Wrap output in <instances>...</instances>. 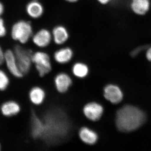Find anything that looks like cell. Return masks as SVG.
<instances>
[{"label": "cell", "mask_w": 151, "mask_h": 151, "mask_svg": "<svg viewBox=\"0 0 151 151\" xmlns=\"http://www.w3.org/2000/svg\"><path fill=\"white\" fill-rule=\"evenodd\" d=\"M44 134L42 139L49 143H57L66 137L70 128L67 117L63 112L54 109L47 111L42 118Z\"/></svg>", "instance_id": "cell-1"}, {"label": "cell", "mask_w": 151, "mask_h": 151, "mask_svg": "<svg viewBox=\"0 0 151 151\" xmlns=\"http://www.w3.org/2000/svg\"><path fill=\"white\" fill-rule=\"evenodd\" d=\"M145 114L137 107L126 105L116 113V124L121 132H130L137 129L145 122Z\"/></svg>", "instance_id": "cell-2"}, {"label": "cell", "mask_w": 151, "mask_h": 151, "mask_svg": "<svg viewBox=\"0 0 151 151\" xmlns=\"http://www.w3.org/2000/svg\"><path fill=\"white\" fill-rule=\"evenodd\" d=\"M32 36V27L29 22L20 21L16 23L12 28V37L21 43H26Z\"/></svg>", "instance_id": "cell-3"}, {"label": "cell", "mask_w": 151, "mask_h": 151, "mask_svg": "<svg viewBox=\"0 0 151 151\" xmlns=\"http://www.w3.org/2000/svg\"><path fill=\"white\" fill-rule=\"evenodd\" d=\"M14 52L20 70L23 74H27L29 72L32 63V52L20 45H17Z\"/></svg>", "instance_id": "cell-4"}, {"label": "cell", "mask_w": 151, "mask_h": 151, "mask_svg": "<svg viewBox=\"0 0 151 151\" xmlns=\"http://www.w3.org/2000/svg\"><path fill=\"white\" fill-rule=\"evenodd\" d=\"M32 63L40 77H43L51 71L52 65L50 57L46 52L37 51L33 53L32 56Z\"/></svg>", "instance_id": "cell-5"}, {"label": "cell", "mask_w": 151, "mask_h": 151, "mask_svg": "<svg viewBox=\"0 0 151 151\" xmlns=\"http://www.w3.org/2000/svg\"><path fill=\"white\" fill-rule=\"evenodd\" d=\"M84 116L92 122L99 121L104 113V108L100 103L90 102L84 105L83 108Z\"/></svg>", "instance_id": "cell-6"}, {"label": "cell", "mask_w": 151, "mask_h": 151, "mask_svg": "<svg viewBox=\"0 0 151 151\" xmlns=\"http://www.w3.org/2000/svg\"><path fill=\"white\" fill-rule=\"evenodd\" d=\"M103 94L106 100L113 104L122 102L124 97L122 89L119 86L113 84H108L104 87Z\"/></svg>", "instance_id": "cell-7"}, {"label": "cell", "mask_w": 151, "mask_h": 151, "mask_svg": "<svg viewBox=\"0 0 151 151\" xmlns=\"http://www.w3.org/2000/svg\"><path fill=\"white\" fill-rule=\"evenodd\" d=\"M32 40L36 46L40 48H45L49 45L52 40V32L46 29L39 30L33 35Z\"/></svg>", "instance_id": "cell-8"}, {"label": "cell", "mask_w": 151, "mask_h": 151, "mask_svg": "<svg viewBox=\"0 0 151 151\" xmlns=\"http://www.w3.org/2000/svg\"><path fill=\"white\" fill-rule=\"evenodd\" d=\"M31 134L34 139H42L44 134V124L42 118L34 111L32 113L31 119Z\"/></svg>", "instance_id": "cell-9"}, {"label": "cell", "mask_w": 151, "mask_h": 151, "mask_svg": "<svg viewBox=\"0 0 151 151\" xmlns=\"http://www.w3.org/2000/svg\"><path fill=\"white\" fill-rule=\"evenodd\" d=\"M4 62H6L9 71L17 78H21L23 76L19 68L14 51L10 50L5 52Z\"/></svg>", "instance_id": "cell-10"}, {"label": "cell", "mask_w": 151, "mask_h": 151, "mask_svg": "<svg viewBox=\"0 0 151 151\" xmlns=\"http://www.w3.org/2000/svg\"><path fill=\"white\" fill-rule=\"evenodd\" d=\"M55 88L59 93H64L67 92L72 84V80L66 73H60L55 76L54 79Z\"/></svg>", "instance_id": "cell-11"}, {"label": "cell", "mask_w": 151, "mask_h": 151, "mask_svg": "<svg viewBox=\"0 0 151 151\" xmlns=\"http://www.w3.org/2000/svg\"><path fill=\"white\" fill-rule=\"evenodd\" d=\"M51 32L52 40L57 45H61L64 44L69 39L68 31L63 26H56L53 28Z\"/></svg>", "instance_id": "cell-12"}, {"label": "cell", "mask_w": 151, "mask_h": 151, "mask_svg": "<svg viewBox=\"0 0 151 151\" xmlns=\"http://www.w3.org/2000/svg\"><path fill=\"white\" fill-rule=\"evenodd\" d=\"M73 50L68 47H62L58 50L55 52L54 59L59 64H66L70 62L73 58Z\"/></svg>", "instance_id": "cell-13"}, {"label": "cell", "mask_w": 151, "mask_h": 151, "mask_svg": "<svg viewBox=\"0 0 151 151\" xmlns=\"http://www.w3.org/2000/svg\"><path fill=\"white\" fill-rule=\"evenodd\" d=\"M27 14L32 18H40L43 14L44 9L41 3L37 0H32L28 3L26 6Z\"/></svg>", "instance_id": "cell-14"}, {"label": "cell", "mask_w": 151, "mask_h": 151, "mask_svg": "<svg viewBox=\"0 0 151 151\" xmlns=\"http://www.w3.org/2000/svg\"><path fill=\"white\" fill-rule=\"evenodd\" d=\"M80 139L85 144L93 145L97 142L98 137L97 133L88 127L81 128L78 132Z\"/></svg>", "instance_id": "cell-15"}, {"label": "cell", "mask_w": 151, "mask_h": 151, "mask_svg": "<svg viewBox=\"0 0 151 151\" xmlns=\"http://www.w3.org/2000/svg\"><path fill=\"white\" fill-rule=\"evenodd\" d=\"M150 7V0H132L131 8L135 14L144 15L148 12Z\"/></svg>", "instance_id": "cell-16"}, {"label": "cell", "mask_w": 151, "mask_h": 151, "mask_svg": "<svg viewBox=\"0 0 151 151\" xmlns=\"http://www.w3.org/2000/svg\"><path fill=\"white\" fill-rule=\"evenodd\" d=\"M29 97L33 104L36 105H40L44 101L45 98V92L40 87H33L30 91Z\"/></svg>", "instance_id": "cell-17"}, {"label": "cell", "mask_w": 151, "mask_h": 151, "mask_svg": "<svg viewBox=\"0 0 151 151\" xmlns=\"http://www.w3.org/2000/svg\"><path fill=\"white\" fill-rule=\"evenodd\" d=\"M20 111V106L14 101L6 102L1 107V112L4 116L10 117L17 115Z\"/></svg>", "instance_id": "cell-18"}, {"label": "cell", "mask_w": 151, "mask_h": 151, "mask_svg": "<svg viewBox=\"0 0 151 151\" xmlns=\"http://www.w3.org/2000/svg\"><path fill=\"white\" fill-rule=\"evenodd\" d=\"M72 71L73 75L78 78H84L88 75L89 67L85 63L77 62L72 66Z\"/></svg>", "instance_id": "cell-19"}, {"label": "cell", "mask_w": 151, "mask_h": 151, "mask_svg": "<svg viewBox=\"0 0 151 151\" xmlns=\"http://www.w3.org/2000/svg\"><path fill=\"white\" fill-rule=\"evenodd\" d=\"M9 80L5 72L0 69V90L4 91L8 86Z\"/></svg>", "instance_id": "cell-20"}, {"label": "cell", "mask_w": 151, "mask_h": 151, "mask_svg": "<svg viewBox=\"0 0 151 151\" xmlns=\"http://www.w3.org/2000/svg\"><path fill=\"white\" fill-rule=\"evenodd\" d=\"M6 30L5 26L4 20L0 17V37H3L6 35Z\"/></svg>", "instance_id": "cell-21"}, {"label": "cell", "mask_w": 151, "mask_h": 151, "mask_svg": "<svg viewBox=\"0 0 151 151\" xmlns=\"http://www.w3.org/2000/svg\"><path fill=\"white\" fill-rule=\"evenodd\" d=\"M5 52L3 51L2 49L0 46V65L4 62Z\"/></svg>", "instance_id": "cell-22"}, {"label": "cell", "mask_w": 151, "mask_h": 151, "mask_svg": "<svg viewBox=\"0 0 151 151\" xmlns=\"http://www.w3.org/2000/svg\"><path fill=\"white\" fill-rule=\"evenodd\" d=\"M146 56L147 59L151 62V47L148 49L146 53Z\"/></svg>", "instance_id": "cell-23"}, {"label": "cell", "mask_w": 151, "mask_h": 151, "mask_svg": "<svg viewBox=\"0 0 151 151\" xmlns=\"http://www.w3.org/2000/svg\"><path fill=\"white\" fill-rule=\"evenodd\" d=\"M97 1L101 4L105 5L108 4L113 0H97Z\"/></svg>", "instance_id": "cell-24"}, {"label": "cell", "mask_w": 151, "mask_h": 151, "mask_svg": "<svg viewBox=\"0 0 151 151\" xmlns=\"http://www.w3.org/2000/svg\"><path fill=\"white\" fill-rule=\"evenodd\" d=\"M4 12V6L2 3L0 2V17L2 15Z\"/></svg>", "instance_id": "cell-25"}, {"label": "cell", "mask_w": 151, "mask_h": 151, "mask_svg": "<svg viewBox=\"0 0 151 151\" xmlns=\"http://www.w3.org/2000/svg\"><path fill=\"white\" fill-rule=\"evenodd\" d=\"M65 1L70 3H75L78 2L79 0H64Z\"/></svg>", "instance_id": "cell-26"}, {"label": "cell", "mask_w": 151, "mask_h": 151, "mask_svg": "<svg viewBox=\"0 0 151 151\" xmlns=\"http://www.w3.org/2000/svg\"><path fill=\"white\" fill-rule=\"evenodd\" d=\"M1 145H0V150H1Z\"/></svg>", "instance_id": "cell-27"}]
</instances>
